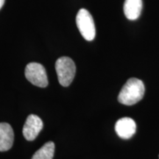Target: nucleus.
<instances>
[{"mask_svg": "<svg viewBox=\"0 0 159 159\" xmlns=\"http://www.w3.org/2000/svg\"><path fill=\"white\" fill-rule=\"evenodd\" d=\"M25 77L32 84L40 88L48 85L47 72L45 68L39 63H30L25 68Z\"/></svg>", "mask_w": 159, "mask_h": 159, "instance_id": "obj_4", "label": "nucleus"}, {"mask_svg": "<svg viewBox=\"0 0 159 159\" xmlns=\"http://www.w3.org/2000/svg\"><path fill=\"white\" fill-rule=\"evenodd\" d=\"M55 69L60 84L64 87L69 86L76 72V66L72 59L69 57H60L55 63Z\"/></svg>", "mask_w": 159, "mask_h": 159, "instance_id": "obj_2", "label": "nucleus"}, {"mask_svg": "<svg viewBox=\"0 0 159 159\" xmlns=\"http://www.w3.org/2000/svg\"><path fill=\"white\" fill-rule=\"evenodd\" d=\"M142 10V0H125L124 13L129 20H136L140 16Z\"/></svg>", "mask_w": 159, "mask_h": 159, "instance_id": "obj_8", "label": "nucleus"}, {"mask_svg": "<svg viewBox=\"0 0 159 159\" xmlns=\"http://www.w3.org/2000/svg\"><path fill=\"white\" fill-rule=\"evenodd\" d=\"M43 127L42 120L36 115L28 116L23 127V136L27 141L35 140Z\"/></svg>", "mask_w": 159, "mask_h": 159, "instance_id": "obj_5", "label": "nucleus"}, {"mask_svg": "<svg viewBox=\"0 0 159 159\" xmlns=\"http://www.w3.org/2000/svg\"><path fill=\"white\" fill-rule=\"evenodd\" d=\"M145 88L144 83L138 78H130L121 89L118 100L125 105L136 104L143 98Z\"/></svg>", "mask_w": 159, "mask_h": 159, "instance_id": "obj_1", "label": "nucleus"}, {"mask_svg": "<svg viewBox=\"0 0 159 159\" xmlns=\"http://www.w3.org/2000/svg\"><path fill=\"white\" fill-rule=\"evenodd\" d=\"M55 153V144L49 142L35 152L32 159H52Z\"/></svg>", "mask_w": 159, "mask_h": 159, "instance_id": "obj_9", "label": "nucleus"}, {"mask_svg": "<svg viewBox=\"0 0 159 159\" xmlns=\"http://www.w3.org/2000/svg\"><path fill=\"white\" fill-rule=\"evenodd\" d=\"M5 0H0V9L2 7L4 3H5Z\"/></svg>", "mask_w": 159, "mask_h": 159, "instance_id": "obj_10", "label": "nucleus"}, {"mask_svg": "<svg viewBox=\"0 0 159 159\" xmlns=\"http://www.w3.org/2000/svg\"><path fill=\"white\" fill-rule=\"evenodd\" d=\"M76 24L80 34L86 41H91L96 35L94 21L90 13L85 9H80L76 16Z\"/></svg>", "mask_w": 159, "mask_h": 159, "instance_id": "obj_3", "label": "nucleus"}, {"mask_svg": "<svg viewBox=\"0 0 159 159\" xmlns=\"http://www.w3.org/2000/svg\"><path fill=\"white\" fill-rule=\"evenodd\" d=\"M14 133L12 127L5 122L0 123V152H5L12 148Z\"/></svg>", "mask_w": 159, "mask_h": 159, "instance_id": "obj_7", "label": "nucleus"}, {"mask_svg": "<svg viewBox=\"0 0 159 159\" xmlns=\"http://www.w3.org/2000/svg\"><path fill=\"white\" fill-rule=\"evenodd\" d=\"M115 130L120 138L128 139L131 138L136 133V122L134 119L129 117L119 119L115 125Z\"/></svg>", "mask_w": 159, "mask_h": 159, "instance_id": "obj_6", "label": "nucleus"}]
</instances>
